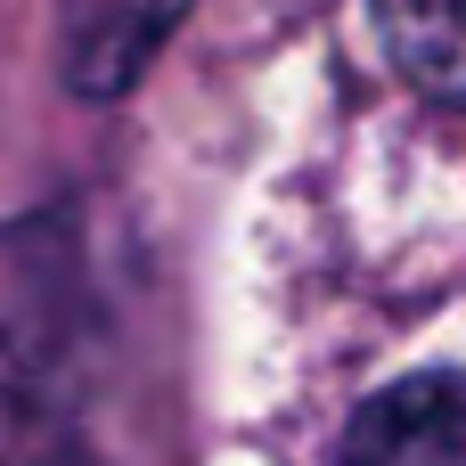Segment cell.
I'll return each instance as SVG.
<instances>
[{
  "label": "cell",
  "instance_id": "obj_1",
  "mask_svg": "<svg viewBox=\"0 0 466 466\" xmlns=\"http://www.w3.org/2000/svg\"><path fill=\"white\" fill-rule=\"evenodd\" d=\"M98 303L57 221H0V466L74 459L90 426Z\"/></svg>",
  "mask_w": 466,
  "mask_h": 466
},
{
  "label": "cell",
  "instance_id": "obj_2",
  "mask_svg": "<svg viewBox=\"0 0 466 466\" xmlns=\"http://www.w3.org/2000/svg\"><path fill=\"white\" fill-rule=\"evenodd\" d=\"M197 0H57V66L82 98H115L147 74Z\"/></svg>",
  "mask_w": 466,
  "mask_h": 466
},
{
  "label": "cell",
  "instance_id": "obj_3",
  "mask_svg": "<svg viewBox=\"0 0 466 466\" xmlns=\"http://www.w3.org/2000/svg\"><path fill=\"white\" fill-rule=\"evenodd\" d=\"M344 466H466V377H410L369 401Z\"/></svg>",
  "mask_w": 466,
  "mask_h": 466
},
{
  "label": "cell",
  "instance_id": "obj_4",
  "mask_svg": "<svg viewBox=\"0 0 466 466\" xmlns=\"http://www.w3.org/2000/svg\"><path fill=\"white\" fill-rule=\"evenodd\" d=\"M369 8H377L393 66L418 90L466 106V0H369Z\"/></svg>",
  "mask_w": 466,
  "mask_h": 466
}]
</instances>
